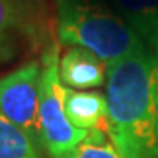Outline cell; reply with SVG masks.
<instances>
[{"label":"cell","instance_id":"obj_1","mask_svg":"<svg viewBox=\"0 0 158 158\" xmlns=\"http://www.w3.org/2000/svg\"><path fill=\"white\" fill-rule=\"evenodd\" d=\"M108 135L123 158H158V47L106 69Z\"/></svg>","mask_w":158,"mask_h":158},{"label":"cell","instance_id":"obj_2","mask_svg":"<svg viewBox=\"0 0 158 158\" xmlns=\"http://www.w3.org/2000/svg\"><path fill=\"white\" fill-rule=\"evenodd\" d=\"M56 40L94 52L106 66L147 48L106 0H53Z\"/></svg>","mask_w":158,"mask_h":158},{"label":"cell","instance_id":"obj_3","mask_svg":"<svg viewBox=\"0 0 158 158\" xmlns=\"http://www.w3.org/2000/svg\"><path fill=\"white\" fill-rule=\"evenodd\" d=\"M42 74L39 85L40 145L52 158H66L89 131L74 127L63 108V84L60 79V44L53 40L42 52Z\"/></svg>","mask_w":158,"mask_h":158},{"label":"cell","instance_id":"obj_4","mask_svg":"<svg viewBox=\"0 0 158 158\" xmlns=\"http://www.w3.org/2000/svg\"><path fill=\"white\" fill-rule=\"evenodd\" d=\"M53 42L47 0H0V63Z\"/></svg>","mask_w":158,"mask_h":158},{"label":"cell","instance_id":"obj_5","mask_svg":"<svg viewBox=\"0 0 158 158\" xmlns=\"http://www.w3.org/2000/svg\"><path fill=\"white\" fill-rule=\"evenodd\" d=\"M42 63L29 60L0 77V113L40 145L39 85Z\"/></svg>","mask_w":158,"mask_h":158},{"label":"cell","instance_id":"obj_6","mask_svg":"<svg viewBox=\"0 0 158 158\" xmlns=\"http://www.w3.org/2000/svg\"><path fill=\"white\" fill-rule=\"evenodd\" d=\"M63 108L74 127L108 134L110 121L106 95L95 90H76L63 85Z\"/></svg>","mask_w":158,"mask_h":158},{"label":"cell","instance_id":"obj_7","mask_svg":"<svg viewBox=\"0 0 158 158\" xmlns=\"http://www.w3.org/2000/svg\"><path fill=\"white\" fill-rule=\"evenodd\" d=\"M106 69L102 58L82 47H68L60 53V79L64 87L76 90H87L100 87L106 81Z\"/></svg>","mask_w":158,"mask_h":158},{"label":"cell","instance_id":"obj_8","mask_svg":"<svg viewBox=\"0 0 158 158\" xmlns=\"http://www.w3.org/2000/svg\"><path fill=\"white\" fill-rule=\"evenodd\" d=\"M106 3L147 48L158 47V0H106Z\"/></svg>","mask_w":158,"mask_h":158},{"label":"cell","instance_id":"obj_9","mask_svg":"<svg viewBox=\"0 0 158 158\" xmlns=\"http://www.w3.org/2000/svg\"><path fill=\"white\" fill-rule=\"evenodd\" d=\"M0 158H42L27 134L0 113Z\"/></svg>","mask_w":158,"mask_h":158},{"label":"cell","instance_id":"obj_10","mask_svg":"<svg viewBox=\"0 0 158 158\" xmlns=\"http://www.w3.org/2000/svg\"><path fill=\"white\" fill-rule=\"evenodd\" d=\"M66 158H123L108 137L102 131H89Z\"/></svg>","mask_w":158,"mask_h":158}]
</instances>
